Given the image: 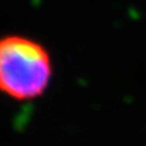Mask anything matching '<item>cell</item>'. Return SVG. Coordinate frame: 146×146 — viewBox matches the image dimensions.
I'll list each match as a JSON object with an SVG mask.
<instances>
[{"instance_id": "cell-1", "label": "cell", "mask_w": 146, "mask_h": 146, "mask_svg": "<svg viewBox=\"0 0 146 146\" xmlns=\"http://www.w3.org/2000/svg\"><path fill=\"white\" fill-rule=\"evenodd\" d=\"M51 60L40 44L23 36L0 39V90L17 100L40 96L51 78Z\"/></svg>"}]
</instances>
